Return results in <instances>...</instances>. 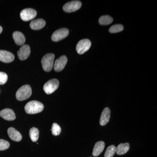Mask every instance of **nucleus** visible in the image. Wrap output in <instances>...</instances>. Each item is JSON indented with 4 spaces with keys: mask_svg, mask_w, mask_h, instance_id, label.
Instances as JSON below:
<instances>
[{
    "mask_svg": "<svg viewBox=\"0 0 157 157\" xmlns=\"http://www.w3.org/2000/svg\"><path fill=\"white\" fill-rule=\"evenodd\" d=\"M90 157H92L91 156H90Z\"/></svg>",
    "mask_w": 157,
    "mask_h": 157,
    "instance_id": "27",
    "label": "nucleus"
},
{
    "mask_svg": "<svg viewBox=\"0 0 157 157\" xmlns=\"http://www.w3.org/2000/svg\"><path fill=\"white\" fill-rule=\"evenodd\" d=\"M39 130L37 128H33L30 130L29 136L33 142H36L39 139Z\"/></svg>",
    "mask_w": 157,
    "mask_h": 157,
    "instance_id": "19",
    "label": "nucleus"
},
{
    "mask_svg": "<svg viewBox=\"0 0 157 157\" xmlns=\"http://www.w3.org/2000/svg\"><path fill=\"white\" fill-rule=\"evenodd\" d=\"M68 59L66 56H62L55 62L54 69L56 72H60L63 70L67 63Z\"/></svg>",
    "mask_w": 157,
    "mask_h": 157,
    "instance_id": "9",
    "label": "nucleus"
},
{
    "mask_svg": "<svg viewBox=\"0 0 157 157\" xmlns=\"http://www.w3.org/2000/svg\"><path fill=\"white\" fill-rule=\"evenodd\" d=\"M13 38L14 42L18 45H22L25 42V37L24 34L18 31L14 32L13 33Z\"/></svg>",
    "mask_w": 157,
    "mask_h": 157,
    "instance_id": "16",
    "label": "nucleus"
},
{
    "mask_svg": "<svg viewBox=\"0 0 157 157\" xmlns=\"http://www.w3.org/2000/svg\"><path fill=\"white\" fill-rule=\"evenodd\" d=\"M31 53L30 46L28 45H23L17 52V55L20 59L24 60L29 56Z\"/></svg>",
    "mask_w": 157,
    "mask_h": 157,
    "instance_id": "10",
    "label": "nucleus"
},
{
    "mask_svg": "<svg viewBox=\"0 0 157 157\" xmlns=\"http://www.w3.org/2000/svg\"><path fill=\"white\" fill-rule=\"evenodd\" d=\"M82 6V3L79 1H73L68 2L64 5L63 9L67 12H73L77 11Z\"/></svg>",
    "mask_w": 157,
    "mask_h": 157,
    "instance_id": "6",
    "label": "nucleus"
},
{
    "mask_svg": "<svg viewBox=\"0 0 157 157\" xmlns=\"http://www.w3.org/2000/svg\"><path fill=\"white\" fill-rule=\"evenodd\" d=\"M91 45V42L89 39H84L80 40L76 45V49L79 54H82L87 51Z\"/></svg>",
    "mask_w": 157,
    "mask_h": 157,
    "instance_id": "5",
    "label": "nucleus"
},
{
    "mask_svg": "<svg viewBox=\"0 0 157 157\" xmlns=\"http://www.w3.org/2000/svg\"><path fill=\"white\" fill-rule=\"evenodd\" d=\"M129 149H130V144L129 143H121L116 147V153L118 155H121L128 152Z\"/></svg>",
    "mask_w": 157,
    "mask_h": 157,
    "instance_id": "18",
    "label": "nucleus"
},
{
    "mask_svg": "<svg viewBox=\"0 0 157 157\" xmlns=\"http://www.w3.org/2000/svg\"><path fill=\"white\" fill-rule=\"evenodd\" d=\"M124 29V26L121 24H116L112 26L109 29V32L112 33L121 32Z\"/></svg>",
    "mask_w": 157,
    "mask_h": 157,
    "instance_id": "22",
    "label": "nucleus"
},
{
    "mask_svg": "<svg viewBox=\"0 0 157 157\" xmlns=\"http://www.w3.org/2000/svg\"><path fill=\"white\" fill-rule=\"evenodd\" d=\"M37 15V11L33 9H25L20 13L21 18L24 21H29L34 19Z\"/></svg>",
    "mask_w": 157,
    "mask_h": 157,
    "instance_id": "8",
    "label": "nucleus"
},
{
    "mask_svg": "<svg viewBox=\"0 0 157 157\" xmlns=\"http://www.w3.org/2000/svg\"><path fill=\"white\" fill-rule=\"evenodd\" d=\"M8 76L6 73L0 72V85L5 84L8 80Z\"/></svg>",
    "mask_w": 157,
    "mask_h": 157,
    "instance_id": "25",
    "label": "nucleus"
},
{
    "mask_svg": "<svg viewBox=\"0 0 157 157\" xmlns=\"http://www.w3.org/2000/svg\"><path fill=\"white\" fill-rule=\"evenodd\" d=\"M113 21V18L109 15L102 16L99 18V22L101 25H108Z\"/></svg>",
    "mask_w": 157,
    "mask_h": 157,
    "instance_id": "20",
    "label": "nucleus"
},
{
    "mask_svg": "<svg viewBox=\"0 0 157 157\" xmlns=\"http://www.w3.org/2000/svg\"><path fill=\"white\" fill-rule=\"evenodd\" d=\"M51 131L52 132V135L55 136H58V135H59L61 132V128L57 124L53 123L52 124Z\"/></svg>",
    "mask_w": 157,
    "mask_h": 157,
    "instance_id": "23",
    "label": "nucleus"
},
{
    "mask_svg": "<svg viewBox=\"0 0 157 157\" xmlns=\"http://www.w3.org/2000/svg\"><path fill=\"white\" fill-rule=\"evenodd\" d=\"M110 117V110L108 107H106L102 111L100 119V124L104 126L109 121Z\"/></svg>",
    "mask_w": 157,
    "mask_h": 157,
    "instance_id": "13",
    "label": "nucleus"
},
{
    "mask_svg": "<svg viewBox=\"0 0 157 157\" xmlns=\"http://www.w3.org/2000/svg\"><path fill=\"white\" fill-rule=\"evenodd\" d=\"M32 94L31 86L29 85H25L23 86L17 90L16 94V98L18 101H24L29 98Z\"/></svg>",
    "mask_w": 157,
    "mask_h": 157,
    "instance_id": "2",
    "label": "nucleus"
},
{
    "mask_svg": "<svg viewBox=\"0 0 157 157\" xmlns=\"http://www.w3.org/2000/svg\"><path fill=\"white\" fill-rule=\"evenodd\" d=\"M105 147V143L104 141H99L96 143L94 147L92 153L94 157H98L104 151Z\"/></svg>",
    "mask_w": 157,
    "mask_h": 157,
    "instance_id": "17",
    "label": "nucleus"
},
{
    "mask_svg": "<svg viewBox=\"0 0 157 157\" xmlns=\"http://www.w3.org/2000/svg\"><path fill=\"white\" fill-rule=\"evenodd\" d=\"M2 30H3L2 28V26H0V34H1V33H2Z\"/></svg>",
    "mask_w": 157,
    "mask_h": 157,
    "instance_id": "26",
    "label": "nucleus"
},
{
    "mask_svg": "<svg viewBox=\"0 0 157 157\" xmlns=\"http://www.w3.org/2000/svg\"><path fill=\"white\" fill-rule=\"evenodd\" d=\"M59 84V82L58 79L56 78L50 79L44 85L43 89L46 94H50L57 89Z\"/></svg>",
    "mask_w": 157,
    "mask_h": 157,
    "instance_id": "4",
    "label": "nucleus"
},
{
    "mask_svg": "<svg viewBox=\"0 0 157 157\" xmlns=\"http://www.w3.org/2000/svg\"><path fill=\"white\" fill-rule=\"evenodd\" d=\"M116 147L115 145H111L108 147L105 152L104 157H113L116 153Z\"/></svg>",
    "mask_w": 157,
    "mask_h": 157,
    "instance_id": "21",
    "label": "nucleus"
},
{
    "mask_svg": "<svg viewBox=\"0 0 157 157\" xmlns=\"http://www.w3.org/2000/svg\"><path fill=\"white\" fill-rule=\"evenodd\" d=\"M10 144L7 140L0 139V151L6 150L9 148Z\"/></svg>",
    "mask_w": 157,
    "mask_h": 157,
    "instance_id": "24",
    "label": "nucleus"
},
{
    "mask_svg": "<svg viewBox=\"0 0 157 157\" xmlns=\"http://www.w3.org/2000/svg\"><path fill=\"white\" fill-rule=\"evenodd\" d=\"M44 105L41 102L36 101H31L25 106V112L28 114H36L42 112L44 109Z\"/></svg>",
    "mask_w": 157,
    "mask_h": 157,
    "instance_id": "1",
    "label": "nucleus"
},
{
    "mask_svg": "<svg viewBox=\"0 0 157 157\" xmlns=\"http://www.w3.org/2000/svg\"><path fill=\"white\" fill-rule=\"evenodd\" d=\"M14 55L6 50H0V61L6 63H9L14 60Z\"/></svg>",
    "mask_w": 157,
    "mask_h": 157,
    "instance_id": "12",
    "label": "nucleus"
},
{
    "mask_svg": "<svg viewBox=\"0 0 157 157\" xmlns=\"http://www.w3.org/2000/svg\"><path fill=\"white\" fill-rule=\"evenodd\" d=\"M69 31L67 29L62 28L57 30L52 34V39L54 42H58L67 36Z\"/></svg>",
    "mask_w": 157,
    "mask_h": 157,
    "instance_id": "7",
    "label": "nucleus"
},
{
    "mask_svg": "<svg viewBox=\"0 0 157 157\" xmlns=\"http://www.w3.org/2000/svg\"><path fill=\"white\" fill-rule=\"evenodd\" d=\"M0 116L6 120L11 121L16 118L15 113L12 109H5L0 111Z\"/></svg>",
    "mask_w": 157,
    "mask_h": 157,
    "instance_id": "11",
    "label": "nucleus"
},
{
    "mask_svg": "<svg viewBox=\"0 0 157 157\" xmlns=\"http://www.w3.org/2000/svg\"><path fill=\"white\" fill-rule=\"evenodd\" d=\"M55 55L53 53H48L43 57L42 64L43 70L46 72H50L53 67Z\"/></svg>",
    "mask_w": 157,
    "mask_h": 157,
    "instance_id": "3",
    "label": "nucleus"
},
{
    "mask_svg": "<svg viewBox=\"0 0 157 157\" xmlns=\"http://www.w3.org/2000/svg\"><path fill=\"white\" fill-rule=\"evenodd\" d=\"M46 24V22L44 19L39 18L33 20L30 23L31 28L33 30H40L43 28Z\"/></svg>",
    "mask_w": 157,
    "mask_h": 157,
    "instance_id": "15",
    "label": "nucleus"
},
{
    "mask_svg": "<svg viewBox=\"0 0 157 157\" xmlns=\"http://www.w3.org/2000/svg\"><path fill=\"white\" fill-rule=\"evenodd\" d=\"M8 133L10 138L14 141L18 142L22 139V135L14 128H9L8 130Z\"/></svg>",
    "mask_w": 157,
    "mask_h": 157,
    "instance_id": "14",
    "label": "nucleus"
}]
</instances>
